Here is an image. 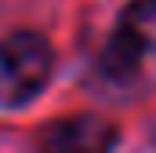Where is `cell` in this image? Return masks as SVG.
Segmentation results:
<instances>
[{"instance_id":"obj_1","label":"cell","mask_w":156,"mask_h":153,"mask_svg":"<svg viewBox=\"0 0 156 153\" xmlns=\"http://www.w3.org/2000/svg\"><path fill=\"white\" fill-rule=\"evenodd\" d=\"M51 44L33 29L0 37V106H22L47 84Z\"/></svg>"},{"instance_id":"obj_2","label":"cell","mask_w":156,"mask_h":153,"mask_svg":"<svg viewBox=\"0 0 156 153\" xmlns=\"http://www.w3.org/2000/svg\"><path fill=\"white\" fill-rule=\"evenodd\" d=\"M116 142V131L109 120L94 113L62 117L40 131L37 153H109Z\"/></svg>"},{"instance_id":"obj_3","label":"cell","mask_w":156,"mask_h":153,"mask_svg":"<svg viewBox=\"0 0 156 153\" xmlns=\"http://www.w3.org/2000/svg\"><path fill=\"white\" fill-rule=\"evenodd\" d=\"M145 51H149V44L138 37L131 26H123V22H120L116 29L109 33L105 47H102V55H98V69L109 76V80H127V76L138 73V66H142Z\"/></svg>"},{"instance_id":"obj_4","label":"cell","mask_w":156,"mask_h":153,"mask_svg":"<svg viewBox=\"0 0 156 153\" xmlns=\"http://www.w3.org/2000/svg\"><path fill=\"white\" fill-rule=\"evenodd\" d=\"M123 26H131L149 47H156V0H131L123 7Z\"/></svg>"}]
</instances>
